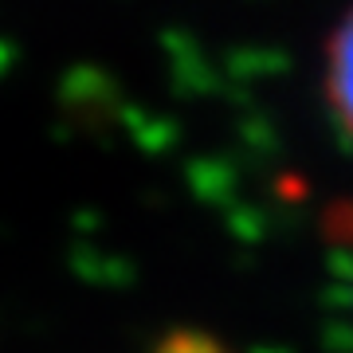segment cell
I'll list each match as a JSON object with an SVG mask.
<instances>
[{"label":"cell","instance_id":"1","mask_svg":"<svg viewBox=\"0 0 353 353\" xmlns=\"http://www.w3.org/2000/svg\"><path fill=\"white\" fill-rule=\"evenodd\" d=\"M322 87H326V102H330V110H334V118L353 138V8L330 32Z\"/></svg>","mask_w":353,"mask_h":353},{"label":"cell","instance_id":"2","mask_svg":"<svg viewBox=\"0 0 353 353\" xmlns=\"http://www.w3.org/2000/svg\"><path fill=\"white\" fill-rule=\"evenodd\" d=\"M153 353H228V345L204 330H192V326H181V330H169Z\"/></svg>","mask_w":353,"mask_h":353}]
</instances>
